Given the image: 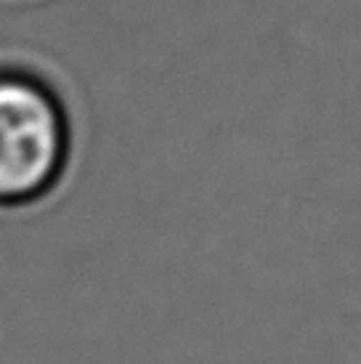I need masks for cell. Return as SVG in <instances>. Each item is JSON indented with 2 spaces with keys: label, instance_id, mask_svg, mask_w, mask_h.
<instances>
[{
  "label": "cell",
  "instance_id": "1",
  "mask_svg": "<svg viewBox=\"0 0 361 364\" xmlns=\"http://www.w3.org/2000/svg\"><path fill=\"white\" fill-rule=\"evenodd\" d=\"M67 152L61 107L41 80L0 72V203L45 192Z\"/></svg>",
  "mask_w": 361,
  "mask_h": 364
}]
</instances>
